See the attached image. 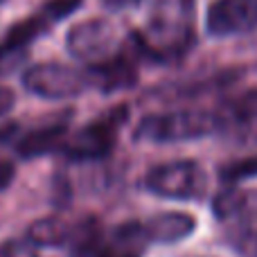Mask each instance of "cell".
<instances>
[{"mask_svg":"<svg viewBox=\"0 0 257 257\" xmlns=\"http://www.w3.org/2000/svg\"><path fill=\"white\" fill-rule=\"evenodd\" d=\"M194 0H149L145 25L133 34V43L154 61H176L194 45Z\"/></svg>","mask_w":257,"mask_h":257,"instance_id":"6da1fadb","label":"cell"},{"mask_svg":"<svg viewBox=\"0 0 257 257\" xmlns=\"http://www.w3.org/2000/svg\"><path fill=\"white\" fill-rule=\"evenodd\" d=\"M223 113L205 111V108H181V111L151 113L138 122L133 138L138 142L154 145H176L208 138L212 133H221Z\"/></svg>","mask_w":257,"mask_h":257,"instance_id":"7a4b0ae2","label":"cell"},{"mask_svg":"<svg viewBox=\"0 0 257 257\" xmlns=\"http://www.w3.org/2000/svg\"><path fill=\"white\" fill-rule=\"evenodd\" d=\"M66 48L86 68H97L117 59L124 52L120 32L106 18H88L70 27Z\"/></svg>","mask_w":257,"mask_h":257,"instance_id":"3957f363","label":"cell"},{"mask_svg":"<svg viewBox=\"0 0 257 257\" xmlns=\"http://www.w3.org/2000/svg\"><path fill=\"white\" fill-rule=\"evenodd\" d=\"M145 190L169 201H201L208 192V176L196 160H169L147 172Z\"/></svg>","mask_w":257,"mask_h":257,"instance_id":"277c9868","label":"cell"},{"mask_svg":"<svg viewBox=\"0 0 257 257\" xmlns=\"http://www.w3.org/2000/svg\"><path fill=\"white\" fill-rule=\"evenodd\" d=\"M23 86L27 93L36 95L41 99H72L88 90L93 86L88 68L66 66L57 61L34 63L23 72Z\"/></svg>","mask_w":257,"mask_h":257,"instance_id":"5b68a950","label":"cell"},{"mask_svg":"<svg viewBox=\"0 0 257 257\" xmlns=\"http://www.w3.org/2000/svg\"><path fill=\"white\" fill-rule=\"evenodd\" d=\"M126 106H117L104 113L99 120L90 122L63 142V154L70 160H99L111 154L117 140V131L126 122Z\"/></svg>","mask_w":257,"mask_h":257,"instance_id":"8992f818","label":"cell"},{"mask_svg":"<svg viewBox=\"0 0 257 257\" xmlns=\"http://www.w3.org/2000/svg\"><path fill=\"white\" fill-rule=\"evenodd\" d=\"M205 27L214 39L250 34L257 30V0H214L205 16Z\"/></svg>","mask_w":257,"mask_h":257,"instance_id":"52a82bcc","label":"cell"},{"mask_svg":"<svg viewBox=\"0 0 257 257\" xmlns=\"http://www.w3.org/2000/svg\"><path fill=\"white\" fill-rule=\"evenodd\" d=\"M142 226L151 244H178L196 230V219L187 212H158Z\"/></svg>","mask_w":257,"mask_h":257,"instance_id":"ba28073f","label":"cell"},{"mask_svg":"<svg viewBox=\"0 0 257 257\" xmlns=\"http://www.w3.org/2000/svg\"><path fill=\"white\" fill-rule=\"evenodd\" d=\"M149 244L142 221H126L99 244L95 257H142Z\"/></svg>","mask_w":257,"mask_h":257,"instance_id":"9c48e42d","label":"cell"},{"mask_svg":"<svg viewBox=\"0 0 257 257\" xmlns=\"http://www.w3.org/2000/svg\"><path fill=\"white\" fill-rule=\"evenodd\" d=\"M223 113L221 133L232 140V145L257 149V102L239 104V106H226Z\"/></svg>","mask_w":257,"mask_h":257,"instance_id":"30bf717a","label":"cell"},{"mask_svg":"<svg viewBox=\"0 0 257 257\" xmlns=\"http://www.w3.org/2000/svg\"><path fill=\"white\" fill-rule=\"evenodd\" d=\"M68 136V122H50V124L36 126L30 133L21 136L16 145V151L21 158L32 160V158H41V156L50 154V151L63 147Z\"/></svg>","mask_w":257,"mask_h":257,"instance_id":"8fae6325","label":"cell"},{"mask_svg":"<svg viewBox=\"0 0 257 257\" xmlns=\"http://www.w3.org/2000/svg\"><path fill=\"white\" fill-rule=\"evenodd\" d=\"M70 228L63 219L59 217H43L39 219V221H34L30 226V230H27V237H30V241L34 246H45V248H50V246H54V248H66L68 244V237H70Z\"/></svg>","mask_w":257,"mask_h":257,"instance_id":"7c38bea8","label":"cell"},{"mask_svg":"<svg viewBox=\"0 0 257 257\" xmlns=\"http://www.w3.org/2000/svg\"><path fill=\"white\" fill-rule=\"evenodd\" d=\"M99 244H102V230L95 217H86L79 223L70 228V237H68L66 248L77 257H86L97 253Z\"/></svg>","mask_w":257,"mask_h":257,"instance_id":"4fadbf2b","label":"cell"},{"mask_svg":"<svg viewBox=\"0 0 257 257\" xmlns=\"http://www.w3.org/2000/svg\"><path fill=\"white\" fill-rule=\"evenodd\" d=\"M221 178L228 183V185H237L239 181H246V178H257V156L255 158L237 160V163L223 167Z\"/></svg>","mask_w":257,"mask_h":257,"instance_id":"5bb4252c","label":"cell"},{"mask_svg":"<svg viewBox=\"0 0 257 257\" xmlns=\"http://www.w3.org/2000/svg\"><path fill=\"white\" fill-rule=\"evenodd\" d=\"M0 257H39V246L30 241V237H12L0 244Z\"/></svg>","mask_w":257,"mask_h":257,"instance_id":"9a60e30c","label":"cell"},{"mask_svg":"<svg viewBox=\"0 0 257 257\" xmlns=\"http://www.w3.org/2000/svg\"><path fill=\"white\" fill-rule=\"evenodd\" d=\"M23 59H25V50H16L9 48L7 43H0V77H7L12 70H16Z\"/></svg>","mask_w":257,"mask_h":257,"instance_id":"2e32d148","label":"cell"},{"mask_svg":"<svg viewBox=\"0 0 257 257\" xmlns=\"http://www.w3.org/2000/svg\"><path fill=\"white\" fill-rule=\"evenodd\" d=\"M14 176H16L14 163H9V160H0V192L7 190V185L14 181Z\"/></svg>","mask_w":257,"mask_h":257,"instance_id":"e0dca14e","label":"cell"},{"mask_svg":"<svg viewBox=\"0 0 257 257\" xmlns=\"http://www.w3.org/2000/svg\"><path fill=\"white\" fill-rule=\"evenodd\" d=\"M14 93L9 88H5V86H0V117L3 115H7L9 111H12V106H14Z\"/></svg>","mask_w":257,"mask_h":257,"instance_id":"ac0fdd59","label":"cell"},{"mask_svg":"<svg viewBox=\"0 0 257 257\" xmlns=\"http://www.w3.org/2000/svg\"><path fill=\"white\" fill-rule=\"evenodd\" d=\"M142 0H102V5L111 12H122V9H128V7H136L140 5Z\"/></svg>","mask_w":257,"mask_h":257,"instance_id":"d6986e66","label":"cell"},{"mask_svg":"<svg viewBox=\"0 0 257 257\" xmlns=\"http://www.w3.org/2000/svg\"><path fill=\"white\" fill-rule=\"evenodd\" d=\"M16 133H18V124H7V126L0 128V147H3L7 140H12Z\"/></svg>","mask_w":257,"mask_h":257,"instance_id":"ffe728a7","label":"cell"},{"mask_svg":"<svg viewBox=\"0 0 257 257\" xmlns=\"http://www.w3.org/2000/svg\"><path fill=\"white\" fill-rule=\"evenodd\" d=\"M3 3H5V0H0V5H3Z\"/></svg>","mask_w":257,"mask_h":257,"instance_id":"44dd1931","label":"cell"},{"mask_svg":"<svg viewBox=\"0 0 257 257\" xmlns=\"http://www.w3.org/2000/svg\"><path fill=\"white\" fill-rule=\"evenodd\" d=\"M205 257H210V255H205Z\"/></svg>","mask_w":257,"mask_h":257,"instance_id":"7402d4cb","label":"cell"}]
</instances>
